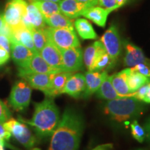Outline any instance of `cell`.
Segmentation results:
<instances>
[{
    "label": "cell",
    "mask_w": 150,
    "mask_h": 150,
    "mask_svg": "<svg viewBox=\"0 0 150 150\" xmlns=\"http://www.w3.org/2000/svg\"><path fill=\"white\" fill-rule=\"evenodd\" d=\"M48 40L61 50L80 47V42L74 30L65 28L45 27Z\"/></svg>",
    "instance_id": "4"
},
{
    "label": "cell",
    "mask_w": 150,
    "mask_h": 150,
    "mask_svg": "<svg viewBox=\"0 0 150 150\" xmlns=\"http://www.w3.org/2000/svg\"><path fill=\"white\" fill-rule=\"evenodd\" d=\"M129 72L130 68H127L110 76L112 86L120 97L127 96L130 94L127 85V76Z\"/></svg>",
    "instance_id": "20"
},
{
    "label": "cell",
    "mask_w": 150,
    "mask_h": 150,
    "mask_svg": "<svg viewBox=\"0 0 150 150\" xmlns=\"http://www.w3.org/2000/svg\"><path fill=\"white\" fill-rule=\"evenodd\" d=\"M52 74L47 73H29L23 74L20 77L23 79L31 86V88L40 91L49 97L50 91Z\"/></svg>",
    "instance_id": "12"
},
{
    "label": "cell",
    "mask_w": 150,
    "mask_h": 150,
    "mask_svg": "<svg viewBox=\"0 0 150 150\" xmlns=\"http://www.w3.org/2000/svg\"><path fill=\"white\" fill-rule=\"evenodd\" d=\"M11 134L6 129V128L4 126V124L0 122V140H6L8 141L11 138Z\"/></svg>",
    "instance_id": "38"
},
{
    "label": "cell",
    "mask_w": 150,
    "mask_h": 150,
    "mask_svg": "<svg viewBox=\"0 0 150 150\" xmlns=\"http://www.w3.org/2000/svg\"><path fill=\"white\" fill-rule=\"evenodd\" d=\"M145 131L146 136H147V138L150 140V118L149 120H147V121L145 124Z\"/></svg>",
    "instance_id": "41"
},
{
    "label": "cell",
    "mask_w": 150,
    "mask_h": 150,
    "mask_svg": "<svg viewBox=\"0 0 150 150\" xmlns=\"http://www.w3.org/2000/svg\"><path fill=\"white\" fill-rule=\"evenodd\" d=\"M29 2L34 4L38 8L43 16V18L57 13H61L59 2L51 1H39V0H29Z\"/></svg>",
    "instance_id": "27"
},
{
    "label": "cell",
    "mask_w": 150,
    "mask_h": 150,
    "mask_svg": "<svg viewBox=\"0 0 150 150\" xmlns=\"http://www.w3.org/2000/svg\"><path fill=\"white\" fill-rule=\"evenodd\" d=\"M131 134L132 136L136 140H138L139 142H142L145 140L146 136L145 129L140 127L138 122L135 120L131 123Z\"/></svg>",
    "instance_id": "31"
},
{
    "label": "cell",
    "mask_w": 150,
    "mask_h": 150,
    "mask_svg": "<svg viewBox=\"0 0 150 150\" xmlns=\"http://www.w3.org/2000/svg\"><path fill=\"white\" fill-rule=\"evenodd\" d=\"M12 35V38L11 39L10 41H16L29 49L33 53H37L34 44H33V37L31 31L28 29L24 24L21 27H18V29L13 30Z\"/></svg>",
    "instance_id": "21"
},
{
    "label": "cell",
    "mask_w": 150,
    "mask_h": 150,
    "mask_svg": "<svg viewBox=\"0 0 150 150\" xmlns=\"http://www.w3.org/2000/svg\"><path fill=\"white\" fill-rule=\"evenodd\" d=\"M113 66L111 59L106 50L102 52L97 56L92 68L91 71L94 72H103L106 71L107 68H110Z\"/></svg>",
    "instance_id": "28"
},
{
    "label": "cell",
    "mask_w": 150,
    "mask_h": 150,
    "mask_svg": "<svg viewBox=\"0 0 150 150\" xmlns=\"http://www.w3.org/2000/svg\"><path fill=\"white\" fill-rule=\"evenodd\" d=\"M3 124L6 129L11 133V136L24 147L28 149L34 147L36 138L25 124L12 117Z\"/></svg>",
    "instance_id": "6"
},
{
    "label": "cell",
    "mask_w": 150,
    "mask_h": 150,
    "mask_svg": "<svg viewBox=\"0 0 150 150\" xmlns=\"http://www.w3.org/2000/svg\"><path fill=\"white\" fill-rule=\"evenodd\" d=\"M11 55L8 52L2 47H0V66L6 64L10 59Z\"/></svg>",
    "instance_id": "37"
},
{
    "label": "cell",
    "mask_w": 150,
    "mask_h": 150,
    "mask_svg": "<svg viewBox=\"0 0 150 150\" xmlns=\"http://www.w3.org/2000/svg\"><path fill=\"white\" fill-rule=\"evenodd\" d=\"M107 76L106 71H103V72L88 71L85 74L86 89L82 95L83 98H88L96 93Z\"/></svg>",
    "instance_id": "14"
},
{
    "label": "cell",
    "mask_w": 150,
    "mask_h": 150,
    "mask_svg": "<svg viewBox=\"0 0 150 150\" xmlns=\"http://www.w3.org/2000/svg\"><path fill=\"white\" fill-rule=\"evenodd\" d=\"M105 50L109 55L112 64H115L122 50V42L115 24H111L100 39Z\"/></svg>",
    "instance_id": "8"
},
{
    "label": "cell",
    "mask_w": 150,
    "mask_h": 150,
    "mask_svg": "<svg viewBox=\"0 0 150 150\" xmlns=\"http://www.w3.org/2000/svg\"><path fill=\"white\" fill-rule=\"evenodd\" d=\"M64 70L74 72L83 67V52L80 47L61 50Z\"/></svg>",
    "instance_id": "9"
},
{
    "label": "cell",
    "mask_w": 150,
    "mask_h": 150,
    "mask_svg": "<svg viewBox=\"0 0 150 150\" xmlns=\"http://www.w3.org/2000/svg\"><path fill=\"white\" fill-rule=\"evenodd\" d=\"M11 58L18 67L25 65L31 60L33 54L29 49L16 41H11Z\"/></svg>",
    "instance_id": "15"
},
{
    "label": "cell",
    "mask_w": 150,
    "mask_h": 150,
    "mask_svg": "<svg viewBox=\"0 0 150 150\" xmlns=\"http://www.w3.org/2000/svg\"><path fill=\"white\" fill-rule=\"evenodd\" d=\"M63 93H66L70 96L75 97V98H77L83 94L81 91L79 86L74 75H72L67 79L64 86V88H63Z\"/></svg>",
    "instance_id": "30"
},
{
    "label": "cell",
    "mask_w": 150,
    "mask_h": 150,
    "mask_svg": "<svg viewBox=\"0 0 150 150\" xmlns=\"http://www.w3.org/2000/svg\"><path fill=\"white\" fill-rule=\"evenodd\" d=\"M128 1H129V0H116V7H117V9L120 8L121 6H122L125 4H126V3Z\"/></svg>",
    "instance_id": "43"
},
{
    "label": "cell",
    "mask_w": 150,
    "mask_h": 150,
    "mask_svg": "<svg viewBox=\"0 0 150 150\" xmlns=\"http://www.w3.org/2000/svg\"><path fill=\"white\" fill-rule=\"evenodd\" d=\"M139 100L131 96L120 97L109 100L105 106V113L118 122L129 120L140 113Z\"/></svg>",
    "instance_id": "3"
},
{
    "label": "cell",
    "mask_w": 150,
    "mask_h": 150,
    "mask_svg": "<svg viewBox=\"0 0 150 150\" xmlns=\"http://www.w3.org/2000/svg\"><path fill=\"white\" fill-rule=\"evenodd\" d=\"M30 150H42V149H39V148H37V147H33V148H31Z\"/></svg>",
    "instance_id": "47"
},
{
    "label": "cell",
    "mask_w": 150,
    "mask_h": 150,
    "mask_svg": "<svg viewBox=\"0 0 150 150\" xmlns=\"http://www.w3.org/2000/svg\"><path fill=\"white\" fill-rule=\"evenodd\" d=\"M31 87L26 81L19 80L13 86L8 97L10 106L16 111H22L31 102Z\"/></svg>",
    "instance_id": "5"
},
{
    "label": "cell",
    "mask_w": 150,
    "mask_h": 150,
    "mask_svg": "<svg viewBox=\"0 0 150 150\" xmlns=\"http://www.w3.org/2000/svg\"><path fill=\"white\" fill-rule=\"evenodd\" d=\"M110 12L111 11H110L109 9L96 6L90 7V8L86 9L82 13L81 16L89 19L90 20H91L92 22H93L94 23L99 27H104L108 15L110 14Z\"/></svg>",
    "instance_id": "18"
},
{
    "label": "cell",
    "mask_w": 150,
    "mask_h": 150,
    "mask_svg": "<svg viewBox=\"0 0 150 150\" xmlns=\"http://www.w3.org/2000/svg\"><path fill=\"white\" fill-rule=\"evenodd\" d=\"M130 68L131 70L140 73L146 77L150 78V68L146 63H139Z\"/></svg>",
    "instance_id": "33"
},
{
    "label": "cell",
    "mask_w": 150,
    "mask_h": 150,
    "mask_svg": "<svg viewBox=\"0 0 150 150\" xmlns=\"http://www.w3.org/2000/svg\"><path fill=\"white\" fill-rule=\"evenodd\" d=\"M97 6L111 11L117 9L116 0H97Z\"/></svg>",
    "instance_id": "35"
},
{
    "label": "cell",
    "mask_w": 150,
    "mask_h": 150,
    "mask_svg": "<svg viewBox=\"0 0 150 150\" xmlns=\"http://www.w3.org/2000/svg\"><path fill=\"white\" fill-rule=\"evenodd\" d=\"M22 23L30 31L33 29H42L46 27L44 18L38 8L33 4H28L27 13L22 17Z\"/></svg>",
    "instance_id": "13"
},
{
    "label": "cell",
    "mask_w": 150,
    "mask_h": 150,
    "mask_svg": "<svg viewBox=\"0 0 150 150\" xmlns=\"http://www.w3.org/2000/svg\"><path fill=\"white\" fill-rule=\"evenodd\" d=\"M83 129L81 114L73 108H66L52 135L49 150H78Z\"/></svg>",
    "instance_id": "1"
},
{
    "label": "cell",
    "mask_w": 150,
    "mask_h": 150,
    "mask_svg": "<svg viewBox=\"0 0 150 150\" xmlns=\"http://www.w3.org/2000/svg\"><path fill=\"white\" fill-rule=\"evenodd\" d=\"M39 1H54V2H59L61 0H39Z\"/></svg>",
    "instance_id": "46"
},
{
    "label": "cell",
    "mask_w": 150,
    "mask_h": 150,
    "mask_svg": "<svg viewBox=\"0 0 150 150\" xmlns=\"http://www.w3.org/2000/svg\"><path fill=\"white\" fill-rule=\"evenodd\" d=\"M39 54L47 63L54 70L65 72L63 67L61 50L51 42L48 41Z\"/></svg>",
    "instance_id": "11"
},
{
    "label": "cell",
    "mask_w": 150,
    "mask_h": 150,
    "mask_svg": "<svg viewBox=\"0 0 150 150\" xmlns=\"http://www.w3.org/2000/svg\"><path fill=\"white\" fill-rule=\"evenodd\" d=\"M44 29H33L32 30H31V34H32L33 37V44H34L35 50H36L37 53H39V52L41 51V50L45 46V45L49 41L46 32Z\"/></svg>",
    "instance_id": "29"
},
{
    "label": "cell",
    "mask_w": 150,
    "mask_h": 150,
    "mask_svg": "<svg viewBox=\"0 0 150 150\" xmlns=\"http://www.w3.org/2000/svg\"><path fill=\"white\" fill-rule=\"evenodd\" d=\"M11 117V112L7 105L0 99V122L4 123Z\"/></svg>",
    "instance_id": "32"
},
{
    "label": "cell",
    "mask_w": 150,
    "mask_h": 150,
    "mask_svg": "<svg viewBox=\"0 0 150 150\" xmlns=\"http://www.w3.org/2000/svg\"><path fill=\"white\" fill-rule=\"evenodd\" d=\"M125 46L126 52L124 58V64L125 66L132 67L139 63L147 64V59L141 49L129 42H125Z\"/></svg>",
    "instance_id": "16"
},
{
    "label": "cell",
    "mask_w": 150,
    "mask_h": 150,
    "mask_svg": "<svg viewBox=\"0 0 150 150\" xmlns=\"http://www.w3.org/2000/svg\"><path fill=\"white\" fill-rule=\"evenodd\" d=\"M74 27L78 34L83 40H94L97 38L92 24L86 19H76L74 22Z\"/></svg>",
    "instance_id": "23"
},
{
    "label": "cell",
    "mask_w": 150,
    "mask_h": 150,
    "mask_svg": "<svg viewBox=\"0 0 150 150\" xmlns=\"http://www.w3.org/2000/svg\"><path fill=\"white\" fill-rule=\"evenodd\" d=\"M149 82L150 78L146 77L140 73L131 70L130 68V72L127 76V85H128L130 94L138 91L141 86L149 83Z\"/></svg>",
    "instance_id": "26"
},
{
    "label": "cell",
    "mask_w": 150,
    "mask_h": 150,
    "mask_svg": "<svg viewBox=\"0 0 150 150\" xmlns=\"http://www.w3.org/2000/svg\"><path fill=\"white\" fill-rule=\"evenodd\" d=\"M76 1L86 5L88 8L97 6V0H76Z\"/></svg>",
    "instance_id": "39"
},
{
    "label": "cell",
    "mask_w": 150,
    "mask_h": 150,
    "mask_svg": "<svg viewBox=\"0 0 150 150\" xmlns=\"http://www.w3.org/2000/svg\"><path fill=\"white\" fill-rule=\"evenodd\" d=\"M143 102L146 103H150V82L149 83V86H148V90L147 92V94H146L145 97H144Z\"/></svg>",
    "instance_id": "42"
},
{
    "label": "cell",
    "mask_w": 150,
    "mask_h": 150,
    "mask_svg": "<svg viewBox=\"0 0 150 150\" xmlns=\"http://www.w3.org/2000/svg\"><path fill=\"white\" fill-rule=\"evenodd\" d=\"M96 93L97 97L107 100H112L120 97L112 85L110 76H106Z\"/></svg>",
    "instance_id": "25"
},
{
    "label": "cell",
    "mask_w": 150,
    "mask_h": 150,
    "mask_svg": "<svg viewBox=\"0 0 150 150\" xmlns=\"http://www.w3.org/2000/svg\"><path fill=\"white\" fill-rule=\"evenodd\" d=\"M72 75V72H64V71L52 73L49 97H54L63 93L65 83Z\"/></svg>",
    "instance_id": "19"
},
{
    "label": "cell",
    "mask_w": 150,
    "mask_h": 150,
    "mask_svg": "<svg viewBox=\"0 0 150 150\" xmlns=\"http://www.w3.org/2000/svg\"><path fill=\"white\" fill-rule=\"evenodd\" d=\"M45 22L49 27L54 28H65L71 30L74 29L72 22L70 19L61 13L52 14L51 16L45 17Z\"/></svg>",
    "instance_id": "24"
},
{
    "label": "cell",
    "mask_w": 150,
    "mask_h": 150,
    "mask_svg": "<svg viewBox=\"0 0 150 150\" xmlns=\"http://www.w3.org/2000/svg\"><path fill=\"white\" fill-rule=\"evenodd\" d=\"M61 13L70 19L77 18L88 7L76 0H61L59 2Z\"/></svg>",
    "instance_id": "17"
},
{
    "label": "cell",
    "mask_w": 150,
    "mask_h": 150,
    "mask_svg": "<svg viewBox=\"0 0 150 150\" xmlns=\"http://www.w3.org/2000/svg\"><path fill=\"white\" fill-rule=\"evenodd\" d=\"M18 75L22 76L23 74H29V73H52L61 72L54 70L50 67L47 62L42 59V57L39 53H35L31 58V60L28 62L24 66L18 67Z\"/></svg>",
    "instance_id": "10"
},
{
    "label": "cell",
    "mask_w": 150,
    "mask_h": 150,
    "mask_svg": "<svg viewBox=\"0 0 150 150\" xmlns=\"http://www.w3.org/2000/svg\"><path fill=\"white\" fill-rule=\"evenodd\" d=\"M104 50H106L100 41H95L86 48L83 55V61L88 70L91 71L97 56Z\"/></svg>",
    "instance_id": "22"
},
{
    "label": "cell",
    "mask_w": 150,
    "mask_h": 150,
    "mask_svg": "<svg viewBox=\"0 0 150 150\" xmlns=\"http://www.w3.org/2000/svg\"><path fill=\"white\" fill-rule=\"evenodd\" d=\"M27 4L25 0H8L6 3L3 18L11 31L23 25L22 19L27 13Z\"/></svg>",
    "instance_id": "7"
},
{
    "label": "cell",
    "mask_w": 150,
    "mask_h": 150,
    "mask_svg": "<svg viewBox=\"0 0 150 150\" xmlns=\"http://www.w3.org/2000/svg\"><path fill=\"white\" fill-rule=\"evenodd\" d=\"M6 145L7 144L6 140H0V150H6L5 147Z\"/></svg>",
    "instance_id": "44"
},
{
    "label": "cell",
    "mask_w": 150,
    "mask_h": 150,
    "mask_svg": "<svg viewBox=\"0 0 150 150\" xmlns=\"http://www.w3.org/2000/svg\"><path fill=\"white\" fill-rule=\"evenodd\" d=\"M35 110L31 120L25 121L33 127L40 138L52 136L59 125L60 112L54 97H47L42 102L35 103Z\"/></svg>",
    "instance_id": "2"
},
{
    "label": "cell",
    "mask_w": 150,
    "mask_h": 150,
    "mask_svg": "<svg viewBox=\"0 0 150 150\" xmlns=\"http://www.w3.org/2000/svg\"><path fill=\"white\" fill-rule=\"evenodd\" d=\"M92 150H114V149L112 144H104V145L97 146Z\"/></svg>",
    "instance_id": "40"
},
{
    "label": "cell",
    "mask_w": 150,
    "mask_h": 150,
    "mask_svg": "<svg viewBox=\"0 0 150 150\" xmlns=\"http://www.w3.org/2000/svg\"><path fill=\"white\" fill-rule=\"evenodd\" d=\"M5 24L4 20V18H3V13H2L0 12V30L1 29V28L3 27L4 24Z\"/></svg>",
    "instance_id": "45"
},
{
    "label": "cell",
    "mask_w": 150,
    "mask_h": 150,
    "mask_svg": "<svg viewBox=\"0 0 150 150\" xmlns=\"http://www.w3.org/2000/svg\"><path fill=\"white\" fill-rule=\"evenodd\" d=\"M0 47H2L10 53L11 52V41L7 36L0 34Z\"/></svg>",
    "instance_id": "36"
},
{
    "label": "cell",
    "mask_w": 150,
    "mask_h": 150,
    "mask_svg": "<svg viewBox=\"0 0 150 150\" xmlns=\"http://www.w3.org/2000/svg\"><path fill=\"white\" fill-rule=\"evenodd\" d=\"M148 86H149V83L145 84L141 87L140 88L138 91H136L134 93H131L128 95L129 96H131V97H134L135 98L138 99V100H143L144 97H145L146 94H147V90H148Z\"/></svg>",
    "instance_id": "34"
}]
</instances>
